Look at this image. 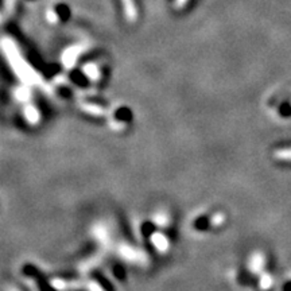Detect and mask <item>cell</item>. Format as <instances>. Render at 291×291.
I'll list each match as a JSON object with an SVG mask.
<instances>
[{"label": "cell", "instance_id": "cell-1", "mask_svg": "<svg viewBox=\"0 0 291 291\" xmlns=\"http://www.w3.org/2000/svg\"><path fill=\"white\" fill-rule=\"evenodd\" d=\"M69 16H70V11H69L66 4H51V6L47 8V11H46V20H47V23H50L51 26L64 24V23H66V20L69 19Z\"/></svg>", "mask_w": 291, "mask_h": 291}, {"label": "cell", "instance_id": "cell-2", "mask_svg": "<svg viewBox=\"0 0 291 291\" xmlns=\"http://www.w3.org/2000/svg\"><path fill=\"white\" fill-rule=\"evenodd\" d=\"M119 7L121 10V16L124 18L127 22H135L139 16V11H138V4L136 0H116Z\"/></svg>", "mask_w": 291, "mask_h": 291}, {"label": "cell", "instance_id": "cell-3", "mask_svg": "<svg viewBox=\"0 0 291 291\" xmlns=\"http://www.w3.org/2000/svg\"><path fill=\"white\" fill-rule=\"evenodd\" d=\"M167 6L175 12H185L193 6L194 0H166Z\"/></svg>", "mask_w": 291, "mask_h": 291}]
</instances>
